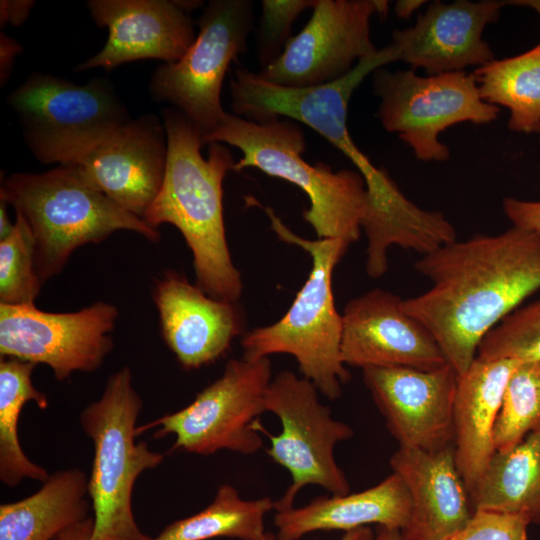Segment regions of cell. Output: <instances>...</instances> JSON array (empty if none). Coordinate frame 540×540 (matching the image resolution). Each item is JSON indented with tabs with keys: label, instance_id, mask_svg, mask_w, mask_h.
Listing matches in <instances>:
<instances>
[{
	"label": "cell",
	"instance_id": "f1b7e54d",
	"mask_svg": "<svg viewBox=\"0 0 540 540\" xmlns=\"http://www.w3.org/2000/svg\"><path fill=\"white\" fill-rule=\"evenodd\" d=\"M42 286L32 232L24 218L16 214L12 232L0 240V303L35 304Z\"/></svg>",
	"mask_w": 540,
	"mask_h": 540
},
{
	"label": "cell",
	"instance_id": "ba28073f",
	"mask_svg": "<svg viewBox=\"0 0 540 540\" xmlns=\"http://www.w3.org/2000/svg\"><path fill=\"white\" fill-rule=\"evenodd\" d=\"M372 87L381 102L378 117L384 129L410 146L422 161H445L449 148L439 140L447 128L462 123L488 124L498 106L485 102L473 73L465 71L421 76L413 69L372 73Z\"/></svg>",
	"mask_w": 540,
	"mask_h": 540
},
{
	"label": "cell",
	"instance_id": "83f0119b",
	"mask_svg": "<svg viewBox=\"0 0 540 540\" xmlns=\"http://www.w3.org/2000/svg\"><path fill=\"white\" fill-rule=\"evenodd\" d=\"M540 428V362H519L507 382L494 430L496 451L518 444Z\"/></svg>",
	"mask_w": 540,
	"mask_h": 540
},
{
	"label": "cell",
	"instance_id": "cb8c5ba5",
	"mask_svg": "<svg viewBox=\"0 0 540 540\" xmlns=\"http://www.w3.org/2000/svg\"><path fill=\"white\" fill-rule=\"evenodd\" d=\"M470 500L474 511L522 515L540 525V428L494 453Z\"/></svg>",
	"mask_w": 540,
	"mask_h": 540
},
{
	"label": "cell",
	"instance_id": "4316f807",
	"mask_svg": "<svg viewBox=\"0 0 540 540\" xmlns=\"http://www.w3.org/2000/svg\"><path fill=\"white\" fill-rule=\"evenodd\" d=\"M274 509L269 497L244 500L236 488L220 485L213 501L203 510L166 526L152 540H276L265 531V516Z\"/></svg>",
	"mask_w": 540,
	"mask_h": 540
},
{
	"label": "cell",
	"instance_id": "836d02e7",
	"mask_svg": "<svg viewBox=\"0 0 540 540\" xmlns=\"http://www.w3.org/2000/svg\"><path fill=\"white\" fill-rule=\"evenodd\" d=\"M32 0H1L0 1V23L1 26L11 24L15 27L22 25L28 18L31 8L34 6Z\"/></svg>",
	"mask_w": 540,
	"mask_h": 540
},
{
	"label": "cell",
	"instance_id": "ffe728a7",
	"mask_svg": "<svg viewBox=\"0 0 540 540\" xmlns=\"http://www.w3.org/2000/svg\"><path fill=\"white\" fill-rule=\"evenodd\" d=\"M390 466L411 496V519L403 531L411 540H449L468 525L475 511L454 446L437 451L399 447Z\"/></svg>",
	"mask_w": 540,
	"mask_h": 540
},
{
	"label": "cell",
	"instance_id": "e0dca14e",
	"mask_svg": "<svg viewBox=\"0 0 540 540\" xmlns=\"http://www.w3.org/2000/svg\"><path fill=\"white\" fill-rule=\"evenodd\" d=\"M167 136L154 115L131 119L68 164L126 211L144 218L166 170Z\"/></svg>",
	"mask_w": 540,
	"mask_h": 540
},
{
	"label": "cell",
	"instance_id": "f546056e",
	"mask_svg": "<svg viewBox=\"0 0 540 540\" xmlns=\"http://www.w3.org/2000/svg\"><path fill=\"white\" fill-rule=\"evenodd\" d=\"M476 358L540 362V298L518 307L490 330Z\"/></svg>",
	"mask_w": 540,
	"mask_h": 540
},
{
	"label": "cell",
	"instance_id": "d6986e66",
	"mask_svg": "<svg viewBox=\"0 0 540 540\" xmlns=\"http://www.w3.org/2000/svg\"><path fill=\"white\" fill-rule=\"evenodd\" d=\"M153 299L163 339L186 369L217 360L242 331L236 302L212 298L176 272L156 281Z\"/></svg>",
	"mask_w": 540,
	"mask_h": 540
},
{
	"label": "cell",
	"instance_id": "8fae6325",
	"mask_svg": "<svg viewBox=\"0 0 540 540\" xmlns=\"http://www.w3.org/2000/svg\"><path fill=\"white\" fill-rule=\"evenodd\" d=\"M268 357L231 359L220 378L200 391L177 412L137 428L158 426L156 437L175 435L173 450L210 455L230 450L251 455L263 447L258 417L265 411V394L272 381Z\"/></svg>",
	"mask_w": 540,
	"mask_h": 540
},
{
	"label": "cell",
	"instance_id": "4dcf8cb0",
	"mask_svg": "<svg viewBox=\"0 0 540 540\" xmlns=\"http://www.w3.org/2000/svg\"><path fill=\"white\" fill-rule=\"evenodd\" d=\"M316 0H263L256 29V51L261 69L275 61L291 38L295 20Z\"/></svg>",
	"mask_w": 540,
	"mask_h": 540
},
{
	"label": "cell",
	"instance_id": "44dd1931",
	"mask_svg": "<svg viewBox=\"0 0 540 540\" xmlns=\"http://www.w3.org/2000/svg\"><path fill=\"white\" fill-rule=\"evenodd\" d=\"M517 360L475 358L460 376L453 408L454 453L469 496L496 452L493 430Z\"/></svg>",
	"mask_w": 540,
	"mask_h": 540
},
{
	"label": "cell",
	"instance_id": "277c9868",
	"mask_svg": "<svg viewBox=\"0 0 540 540\" xmlns=\"http://www.w3.org/2000/svg\"><path fill=\"white\" fill-rule=\"evenodd\" d=\"M0 200L28 224L43 284L62 271L75 249L100 243L115 231L136 232L152 242L160 238L157 229L118 206L69 165L11 174L2 182Z\"/></svg>",
	"mask_w": 540,
	"mask_h": 540
},
{
	"label": "cell",
	"instance_id": "2e32d148",
	"mask_svg": "<svg viewBox=\"0 0 540 540\" xmlns=\"http://www.w3.org/2000/svg\"><path fill=\"white\" fill-rule=\"evenodd\" d=\"M202 1L183 0H90L93 20L108 29L104 47L76 67L111 70L147 58L165 63L178 61L195 41L191 12Z\"/></svg>",
	"mask_w": 540,
	"mask_h": 540
},
{
	"label": "cell",
	"instance_id": "3957f363",
	"mask_svg": "<svg viewBox=\"0 0 540 540\" xmlns=\"http://www.w3.org/2000/svg\"><path fill=\"white\" fill-rule=\"evenodd\" d=\"M215 142L242 152L233 171L257 168L303 190L310 202L303 217L318 239H342L349 244L358 240L367 208L364 179L358 171H333L325 163L305 161V136L292 120L257 123L226 112L220 124L202 139L203 146Z\"/></svg>",
	"mask_w": 540,
	"mask_h": 540
},
{
	"label": "cell",
	"instance_id": "1f68e13d",
	"mask_svg": "<svg viewBox=\"0 0 540 540\" xmlns=\"http://www.w3.org/2000/svg\"><path fill=\"white\" fill-rule=\"evenodd\" d=\"M522 515L477 510L468 525L449 540H527Z\"/></svg>",
	"mask_w": 540,
	"mask_h": 540
},
{
	"label": "cell",
	"instance_id": "ab89813d",
	"mask_svg": "<svg viewBox=\"0 0 540 540\" xmlns=\"http://www.w3.org/2000/svg\"><path fill=\"white\" fill-rule=\"evenodd\" d=\"M7 203L1 200L0 205V240L5 239L13 230L14 223L10 222V219L6 210Z\"/></svg>",
	"mask_w": 540,
	"mask_h": 540
},
{
	"label": "cell",
	"instance_id": "9c48e42d",
	"mask_svg": "<svg viewBox=\"0 0 540 540\" xmlns=\"http://www.w3.org/2000/svg\"><path fill=\"white\" fill-rule=\"evenodd\" d=\"M318 389L304 377L280 372L265 394V411L275 414L281 433L272 435L259 423L258 430L270 439L267 455L291 475L292 484L274 502L276 511L293 506L298 492L306 485H318L332 495L350 492L349 482L335 459V446L350 439L354 431L331 416L318 398Z\"/></svg>",
	"mask_w": 540,
	"mask_h": 540
},
{
	"label": "cell",
	"instance_id": "603a6c76",
	"mask_svg": "<svg viewBox=\"0 0 540 540\" xmlns=\"http://www.w3.org/2000/svg\"><path fill=\"white\" fill-rule=\"evenodd\" d=\"M88 479L79 468L57 471L32 495L0 505V540H53L88 518Z\"/></svg>",
	"mask_w": 540,
	"mask_h": 540
},
{
	"label": "cell",
	"instance_id": "7a4b0ae2",
	"mask_svg": "<svg viewBox=\"0 0 540 540\" xmlns=\"http://www.w3.org/2000/svg\"><path fill=\"white\" fill-rule=\"evenodd\" d=\"M167 162L161 189L143 220L157 229L175 226L193 254L196 285L212 298L236 302L242 292L233 265L223 218V188L235 161L222 143L209 144L201 154V135L178 109L163 112Z\"/></svg>",
	"mask_w": 540,
	"mask_h": 540
},
{
	"label": "cell",
	"instance_id": "60d3db41",
	"mask_svg": "<svg viewBox=\"0 0 540 540\" xmlns=\"http://www.w3.org/2000/svg\"><path fill=\"white\" fill-rule=\"evenodd\" d=\"M507 4L511 5H518V6H526L534 9L538 14L540 15V0H514V1H506Z\"/></svg>",
	"mask_w": 540,
	"mask_h": 540
},
{
	"label": "cell",
	"instance_id": "8d00e7d4",
	"mask_svg": "<svg viewBox=\"0 0 540 540\" xmlns=\"http://www.w3.org/2000/svg\"><path fill=\"white\" fill-rule=\"evenodd\" d=\"M425 3L427 1L424 0H399L395 4L394 11L397 17L409 19Z\"/></svg>",
	"mask_w": 540,
	"mask_h": 540
},
{
	"label": "cell",
	"instance_id": "d6a6232c",
	"mask_svg": "<svg viewBox=\"0 0 540 540\" xmlns=\"http://www.w3.org/2000/svg\"><path fill=\"white\" fill-rule=\"evenodd\" d=\"M503 210L513 226L540 233V201L508 197L503 200Z\"/></svg>",
	"mask_w": 540,
	"mask_h": 540
},
{
	"label": "cell",
	"instance_id": "9a60e30c",
	"mask_svg": "<svg viewBox=\"0 0 540 540\" xmlns=\"http://www.w3.org/2000/svg\"><path fill=\"white\" fill-rule=\"evenodd\" d=\"M403 300L373 289L347 303L341 336L345 366L432 370L448 364L428 329L406 312Z\"/></svg>",
	"mask_w": 540,
	"mask_h": 540
},
{
	"label": "cell",
	"instance_id": "4fadbf2b",
	"mask_svg": "<svg viewBox=\"0 0 540 540\" xmlns=\"http://www.w3.org/2000/svg\"><path fill=\"white\" fill-rule=\"evenodd\" d=\"M385 0H316L303 29L291 36L281 55L258 73L286 87H313L337 81L378 51L370 20L388 13Z\"/></svg>",
	"mask_w": 540,
	"mask_h": 540
},
{
	"label": "cell",
	"instance_id": "f35d334b",
	"mask_svg": "<svg viewBox=\"0 0 540 540\" xmlns=\"http://www.w3.org/2000/svg\"><path fill=\"white\" fill-rule=\"evenodd\" d=\"M375 533L368 526L346 531L341 540H374Z\"/></svg>",
	"mask_w": 540,
	"mask_h": 540
},
{
	"label": "cell",
	"instance_id": "d590c367",
	"mask_svg": "<svg viewBox=\"0 0 540 540\" xmlns=\"http://www.w3.org/2000/svg\"><path fill=\"white\" fill-rule=\"evenodd\" d=\"M94 531V519L88 517L60 533L53 540H91Z\"/></svg>",
	"mask_w": 540,
	"mask_h": 540
},
{
	"label": "cell",
	"instance_id": "52a82bcc",
	"mask_svg": "<svg viewBox=\"0 0 540 540\" xmlns=\"http://www.w3.org/2000/svg\"><path fill=\"white\" fill-rule=\"evenodd\" d=\"M7 102L24 139L42 163L68 165L131 118L106 79L85 85L33 73Z\"/></svg>",
	"mask_w": 540,
	"mask_h": 540
},
{
	"label": "cell",
	"instance_id": "30bf717a",
	"mask_svg": "<svg viewBox=\"0 0 540 540\" xmlns=\"http://www.w3.org/2000/svg\"><path fill=\"white\" fill-rule=\"evenodd\" d=\"M199 32L176 62L164 63L153 74L150 93L168 101L198 129L202 139L223 120L221 89L232 61L246 53L254 27L250 0H211L197 21Z\"/></svg>",
	"mask_w": 540,
	"mask_h": 540
},
{
	"label": "cell",
	"instance_id": "484cf974",
	"mask_svg": "<svg viewBox=\"0 0 540 540\" xmlns=\"http://www.w3.org/2000/svg\"><path fill=\"white\" fill-rule=\"evenodd\" d=\"M35 366L16 358L0 360V480L12 488L26 478L45 482L50 476L27 457L18 436V420L25 403L33 401L42 410L48 406L47 396L32 384Z\"/></svg>",
	"mask_w": 540,
	"mask_h": 540
},
{
	"label": "cell",
	"instance_id": "ac0fdd59",
	"mask_svg": "<svg viewBox=\"0 0 540 540\" xmlns=\"http://www.w3.org/2000/svg\"><path fill=\"white\" fill-rule=\"evenodd\" d=\"M506 1H435L418 16L414 26L393 31V43L399 61L427 75L464 71L494 59L488 43L482 39L484 28L497 21Z\"/></svg>",
	"mask_w": 540,
	"mask_h": 540
},
{
	"label": "cell",
	"instance_id": "e575fe53",
	"mask_svg": "<svg viewBox=\"0 0 540 540\" xmlns=\"http://www.w3.org/2000/svg\"><path fill=\"white\" fill-rule=\"evenodd\" d=\"M21 45L10 38L8 35L1 33L0 36V83L5 84L10 77L13 63L16 55L21 53Z\"/></svg>",
	"mask_w": 540,
	"mask_h": 540
},
{
	"label": "cell",
	"instance_id": "8992f818",
	"mask_svg": "<svg viewBox=\"0 0 540 540\" xmlns=\"http://www.w3.org/2000/svg\"><path fill=\"white\" fill-rule=\"evenodd\" d=\"M141 409L132 373L123 367L108 378L101 397L81 413L82 430L94 448L88 479L94 519L91 540H152L135 521L132 493L138 476L160 465L164 455L151 451L145 442L135 443Z\"/></svg>",
	"mask_w": 540,
	"mask_h": 540
},
{
	"label": "cell",
	"instance_id": "7c38bea8",
	"mask_svg": "<svg viewBox=\"0 0 540 540\" xmlns=\"http://www.w3.org/2000/svg\"><path fill=\"white\" fill-rule=\"evenodd\" d=\"M118 309L98 301L75 312L0 303V354L49 366L58 381L98 369L113 348Z\"/></svg>",
	"mask_w": 540,
	"mask_h": 540
},
{
	"label": "cell",
	"instance_id": "6da1fadb",
	"mask_svg": "<svg viewBox=\"0 0 540 540\" xmlns=\"http://www.w3.org/2000/svg\"><path fill=\"white\" fill-rule=\"evenodd\" d=\"M414 268L432 287L403 300L404 308L428 329L460 376L485 335L540 289V233L512 226L456 240L424 255Z\"/></svg>",
	"mask_w": 540,
	"mask_h": 540
},
{
	"label": "cell",
	"instance_id": "d4e9b609",
	"mask_svg": "<svg viewBox=\"0 0 540 540\" xmlns=\"http://www.w3.org/2000/svg\"><path fill=\"white\" fill-rule=\"evenodd\" d=\"M481 98L510 111L508 128L540 132V43L505 59H493L473 72Z\"/></svg>",
	"mask_w": 540,
	"mask_h": 540
},
{
	"label": "cell",
	"instance_id": "5b68a950",
	"mask_svg": "<svg viewBox=\"0 0 540 540\" xmlns=\"http://www.w3.org/2000/svg\"><path fill=\"white\" fill-rule=\"evenodd\" d=\"M262 208L281 240L310 254L312 268L286 314L276 323L256 328L243 337L242 358L292 355L302 377L329 400H335L350 373L341 359L342 315L335 307L332 274L350 244L342 239H304L293 233L270 207Z\"/></svg>",
	"mask_w": 540,
	"mask_h": 540
},
{
	"label": "cell",
	"instance_id": "74e56055",
	"mask_svg": "<svg viewBox=\"0 0 540 540\" xmlns=\"http://www.w3.org/2000/svg\"><path fill=\"white\" fill-rule=\"evenodd\" d=\"M374 540H411L400 529L377 526Z\"/></svg>",
	"mask_w": 540,
	"mask_h": 540
},
{
	"label": "cell",
	"instance_id": "5bb4252c",
	"mask_svg": "<svg viewBox=\"0 0 540 540\" xmlns=\"http://www.w3.org/2000/svg\"><path fill=\"white\" fill-rule=\"evenodd\" d=\"M362 370L364 384L399 447L437 451L453 446L458 374L449 364L432 370Z\"/></svg>",
	"mask_w": 540,
	"mask_h": 540
},
{
	"label": "cell",
	"instance_id": "7402d4cb",
	"mask_svg": "<svg viewBox=\"0 0 540 540\" xmlns=\"http://www.w3.org/2000/svg\"><path fill=\"white\" fill-rule=\"evenodd\" d=\"M412 501L406 484L392 473L358 493L317 497L302 507L276 511V540H300L315 531L343 530L377 524L405 531Z\"/></svg>",
	"mask_w": 540,
	"mask_h": 540
}]
</instances>
